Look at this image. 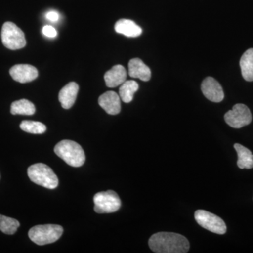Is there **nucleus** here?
<instances>
[{"mask_svg": "<svg viewBox=\"0 0 253 253\" xmlns=\"http://www.w3.org/2000/svg\"><path fill=\"white\" fill-rule=\"evenodd\" d=\"M149 246L156 253H186L190 248L186 237L172 232L156 233L150 238Z\"/></svg>", "mask_w": 253, "mask_h": 253, "instance_id": "obj_1", "label": "nucleus"}, {"mask_svg": "<svg viewBox=\"0 0 253 253\" xmlns=\"http://www.w3.org/2000/svg\"><path fill=\"white\" fill-rule=\"evenodd\" d=\"M54 152L68 165L73 167H81L85 162L84 150L76 141H60L55 146Z\"/></svg>", "mask_w": 253, "mask_h": 253, "instance_id": "obj_2", "label": "nucleus"}, {"mask_svg": "<svg viewBox=\"0 0 253 253\" xmlns=\"http://www.w3.org/2000/svg\"><path fill=\"white\" fill-rule=\"evenodd\" d=\"M28 175L35 184L46 189H56L59 185V179L54 171L43 163H36L30 166L28 169Z\"/></svg>", "mask_w": 253, "mask_h": 253, "instance_id": "obj_3", "label": "nucleus"}, {"mask_svg": "<svg viewBox=\"0 0 253 253\" xmlns=\"http://www.w3.org/2000/svg\"><path fill=\"white\" fill-rule=\"evenodd\" d=\"M63 227L57 224H44L33 226L29 230L28 236L33 242L39 246L52 244L62 236Z\"/></svg>", "mask_w": 253, "mask_h": 253, "instance_id": "obj_4", "label": "nucleus"}, {"mask_svg": "<svg viewBox=\"0 0 253 253\" xmlns=\"http://www.w3.org/2000/svg\"><path fill=\"white\" fill-rule=\"evenodd\" d=\"M1 38L3 44L9 49H22L26 45L24 33L14 23H4L1 28Z\"/></svg>", "mask_w": 253, "mask_h": 253, "instance_id": "obj_5", "label": "nucleus"}, {"mask_svg": "<svg viewBox=\"0 0 253 253\" xmlns=\"http://www.w3.org/2000/svg\"><path fill=\"white\" fill-rule=\"evenodd\" d=\"M94 211L99 214L116 212L121 206V201L117 193L112 190L101 191L94 196Z\"/></svg>", "mask_w": 253, "mask_h": 253, "instance_id": "obj_6", "label": "nucleus"}, {"mask_svg": "<svg viewBox=\"0 0 253 253\" xmlns=\"http://www.w3.org/2000/svg\"><path fill=\"white\" fill-rule=\"evenodd\" d=\"M195 219L204 229L217 234H224L226 232L225 222L221 218L212 213L199 210L195 212Z\"/></svg>", "mask_w": 253, "mask_h": 253, "instance_id": "obj_7", "label": "nucleus"}, {"mask_svg": "<svg viewBox=\"0 0 253 253\" xmlns=\"http://www.w3.org/2000/svg\"><path fill=\"white\" fill-rule=\"evenodd\" d=\"M252 119V114L249 107L243 104L234 105L232 110L224 115L225 122L231 127L236 129L248 126Z\"/></svg>", "mask_w": 253, "mask_h": 253, "instance_id": "obj_8", "label": "nucleus"}, {"mask_svg": "<svg viewBox=\"0 0 253 253\" xmlns=\"http://www.w3.org/2000/svg\"><path fill=\"white\" fill-rule=\"evenodd\" d=\"M9 73L15 81L21 83H30L38 76L37 68L29 64L15 65L10 69Z\"/></svg>", "mask_w": 253, "mask_h": 253, "instance_id": "obj_9", "label": "nucleus"}, {"mask_svg": "<svg viewBox=\"0 0 253 253\" xmlns=\"http://www.w3.org/2000/svg\"><path fill=\"white\" fill-rule=\"evenodd\" d=\"M203 94L212 102H221L224 98V91L219 83L213 78L208 77L201 84Z\"/></svg>", "mask_w": 253, "mask_h": 253, "instance_id": "obj_10", "label": "nucleus"}, {"mask_svg": "<svg viewBox=\"0 0 253 253\" xmlns=\"http://www.w3.org/2000/svg\"><path fill=\"white\" fill-rule=\"evenodd\" d=\"M99 106L109 115H117L121 112V97L115 91H109L99 98Z\"/></svg>", "mask_w": 253, "mask_h": 253, "instance_id": "obj_11", "label": "nucleus"}, {"mask_svg": "<svg viewBox=\"0 0 253 253\" xmlns=\"http://www.w3.org/2000/svg\"><path fill=\"white\" fill-rule=\"evenodd\" d=\"M79 91V86L74 82L68 83L60 91L59 99L64 109H69L74 105Z\"/></svg>", "mask_w": 253, "mask_h": 253, "instance_id": "obj_12", "label": "nucleus"}, {"mask_svg": "<svg viewBox=\"0 0 253 253\" xmlns=\"http://www.w3.org/2000/svg\"><path fill=\"white\" fill-rule=\"evenodd\" d=\"M128 68L131 78H139L144 82L149 81L151 79V70L140 59L134 58L131 59L128 64Z\"/></svg>", "mask_w": 253, "mask_h": 253, "instance_id": "obj_13", "label": "nucleus"}, {"mask_svg": "<svg viewBox=\"0 0 253 253\" xmlns=\"http://www.w3.org/2000/svg\"><path fill=\"white\" fill-rule=\"evenodd\" d=\"M126 71L121 65H116L104 75L106 86L114 88L121 85L126 81Z\"/></svg>", "mask_w": 253, "mask_h": 253, "instance_id": "obj_14", "label": "nucleus"}, {"mask_svg": "<svg viewBox=\"0 0 253 253\" xmlns=\"http://www.w3.org/2000/svg\"><path fill=\"white\" fill-rule=\"evenodd\" d=\"M116 33L128 38H136L141 36L142 29L133 21L129 19H121L115 25Z\"/></svg>", "mask_w": 253, "mask_h": 253, "instance_id": "obj_15", "label": "nucleus"}, {"mask_svg": "<svg viewBox=\"0 0 253 253\" xmlns=\"http://www.w3.org/2000/svg\"><path fill=\"white\" fill-rule=\"evenodd\" d=\"M238 154L237 166L240 169H252L253 168V154L248 148L240 144H234Z\"/></svg>", "mask_w": 253, "mask_h": 253, "instance_id": "obj_16", "label": "nucleus"}, {"mask_svg": "<svg viewBox=\"0 0 253 253\" xmlns=\"http://www.w3.org/2000/svg\"><path fill=\"white\" fill-rule=\"evenodd\" d=\"M241 73L246 81H253V49H248L240 60Z\"/></svg>", "mask_w": 253, "mask_h": 253, "instance_id": "obj_17", "label": "nucleus"}, {"mask_svg": "<svg viewBox=\"0 0 253 253\" xmlns=\"http://www.w3.org/2000/svg\"><path fill=\"white\" fill-rule=\"evenodd\" d=\"M36 113L34 104L27 99H21L14 101L11 106V113L13 115L32 116Z\"/></svg>", "mask_w": 253, "mask_h": 253, "instance_id": "obj_18", "label": "nucleus"}, {"mask_svg": "<svg viewBox=\"0 0 253 253\" xmlns=\"http://www.w3.org/2000/svg\"><path fill=\"white\" fill-rule=\"evenodd\" d=\"M139 89V84L134 81H126L121 84L119 89V95L123 102L130 103L134 94Z\"/></svg>", "mask_w": 253, "mask_h": 253, "instance_id": "obj_19", "label": "nucleus"}, {"mask_svg": "<svg viewBox=\"0 0 253 253\" xmlns=\"http://www.w3.org/2000/svg\"><path fill=\"white\" fill-rule=\"evenodd\" d=\"M19 226V221L14 218L8 217L0 214V230L4 234L12 235L16 232Z\"/></svg>", "mask_w": 253, "mask_h": 253, "instance_id": "obj_20", "label": "nucleus"}, {"mask_svg": "<svg viewBox=\"0 0 253 253\" xmlns=\"http://www.w3.org/2000/svg\"><path fill=\"white\" fill-rule=\"evenodd\" d=\"M20 127L23 131L31 134H41L45 132V125L36 121H24L20 125Z\"/></svg>", "mask_w": 253, "mask_h": 253, "instance_id": "obj_21", "label": "nucleus"}, {"mask_svg": "<svg viewBox=\"0 0 253 253\" xmlns=\"http://www.w3.org/2000/svg\"><path fill=\"white\" fill-rule=\"evenodd\" d=\"M42 32L44 36L49 37V38H55L57 36V32H56V29L51 26H44L43 28Z\"/></svg>", "mask_w": 253, "mask_h": 253, "instance_id": "obj_22", "label": "nucleus"}, {"mask_svg": "<svg viewBox=\"0 0 253 253\" xmlns=\"http://www.w3.org/2000/svg\"><path fill=\"white\" fill-rule=\"evenodd\" d=\"M46 18L51 22H56L59 20V15L56 11H51L46 14Z\"/></svg>", "mask_w": 253, "mask_h": 253, "instance_id": "obj_23", "label": "nucleus"}]
</instances>
